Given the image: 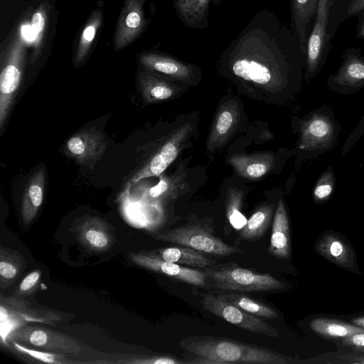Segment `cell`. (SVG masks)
<instances>
[{
    "label": "cell",
    "instance_id": "obj_1",
    "mask_svg": "<svg viewBox=\"0 0 364 364\" xmlns=\"http://www.w3.org/2000/svg\"><path fill=\"white\" fill-rule=\"evenodd\" d=\"M234 77L273 91H298L305 56L291 28L272 11L257 12L220 55Z\"/></svg>",
    "mask_w": 364,
    "mask_h": 364
},
{
    "label": "cell",
    "instance_id": "obj_2",
    "mask_svg": "<svg viewBox=\"0 0 364 364\" xmlns=\"http://www.w3.org/2000/svg\"><path fill=\"white\" fill-rule=\"evenodd\" d=\"M185 351L197 357L188 363L289 364L291 357L266 347L214 336H191L179 342Z\"/></svg>",
    "mask_w": 364,
    "mask_h": 364
},
{
    "label": "cell",
    "instance_id": "obj_3",
    "mask_svg": "<svg viewBox=\"0 0 364 364\" xmlns=\"http://www.w3.org/2000/svg\"><path fill=\"white\" fill-rule=\"evenodd\" d=\"M298 160L316 159L336 146L342 126L331 107L323 105L297 119Z\"/></svg>",
    "mask_w": 364,
    "mask_h": 364
},
{
    "label": "cell",
    "instance_id": "obj_4",
    "mask_svg": "<svg viewBox=\"0 0 364 364\" xmlns=\"http://www.w3.org/2000/svg\"><path fill=\"white\" fill-rule=\"evenodd\" d=\"M26 58V43L21 28L18 27L1 53L0 132H2L21 82Z\"/></svg>",
    "mask_w": 364,
    "mask_h": 364
},
{
    "label": "cell",
    "instance_id": "obj_5",
    "mask_svg": "<svg viewBox=\"0 0 364 364\" xmlns=\"http://www.w3.org/2000/svg\"><path fill=\"white\" fill-rule=\"evenodd\" d=\"M204 273L213 287L222 290L269 291L285 287L283 282L269 273H258L235 264L205 267Z\"/></svg>",
    "mask_w": 364,
    "mask_h": 364
},
{
    "label": "cell",
    "instance_id": "obj_6",
    "mask_svg": "<svg viewBox=\"0 0 364 364\" xmlns=\"http://www.w3.org/2000/svg\"><path fill=\"white\" fill-rule=\"evenodd\" d=\"M331 0H319L311 33L308 35L304 78H314L323 69L331 50L329 17Z\"/></svg>",
    "mask_w": 364,
    "mask_h": 364
},
{
    "label": "cell",
    "instance_id": "obj_7",
    "mask_svg": "<svg viewBox=\"0 0 364 364\" xmlns=\"http://www.w3.org/2000/svg\"><path fill=\"white\" fill-rule=\"evenodd\" d=\"M156 240L172 242L196 250L220 256L241 253L242 250L216 237L208 228L199 225H189L156 233Z\"/></svg>",
    "mask_w": 364,
    "mask_h": 364
},
{
    "label": "cell",
    "instance_id": "obj_8",
    "mask_svg": "<svg viewBox=\"0 0 364 364\" xmlns=\"http://www.w3.org/2000/svg\"><path fill=\"white\" fill-rule=\"evenodd\" d=\"M201 304L207 311L245 331L272 338L279 335L274 327L259 317L232 304L223 295L205 294Z\"/></svg>",
    "mask_w": 364,
    "mask_h": 364
},
{
    "label": "cell",
    "instance_id": "obj_9",
    "mask_svg": "<svg viewBox=\"0 0 364 364\" xmlns=\"http://www.w3.org/2000/svg\"><path fill=\"white\" fill-rule=\"evenodd\" d=\"M7 338L18 343L67 355H77L82 349V344L73 337L33 326L18 327L12 331Z\"/></svg>",
    "mask_w": 364,
    "mask_h": 364
},
{
    "label": "cell",
    "instance_id": "obj_10",
    "mask_svg": "<svg viewBox=\"0 0 364 364\" xmlns=\"http://www.w3.org/2000/svg\"><path fill=\"white\" fill-rule=\"evenodd\" d=\"M361 51L353 47L344 50L337 72L328 77L326 84L330 90L351 95L364 88V56Z\"/></svg>",
    "mask_w": 364,
    "mask_h": 364
},
{
    "label": "cell",
    "instance_id": "obj_11",
    "mask_svg": "<svg viewBox=\"0 0 364 364\" xmlns=\"http://www.w3.org/2000/svg\"><path fill=\"white\" fill-rule=\"evenodd\" d=\"M148 0H124L113 37L115 51H120L134 43L146 29L144 4Z\"/></svg>",
    "mask_w": 364,
    "mask_h": 364
},
{
    "label": "cell",
    "instance_id": "obj_12",
    "mask_svg": "<svg viewBox=\"0 0 364 364\" xmlns=\"http://www.w3.org/2000/svg\"><path fill=\"white\" fill-rule=\"evenodd\" d=\"M138 62L144 68L188 84L193 82L200 72L193 64L157 51L141 52L138 55Z\"/></svg>",
    "mask_w": 364,
    "mask_h": 364
},
{
    "label": "cell",
    "instance_id": "obj_13",
    "mask_svg": "<svg viewBox=\"0 0 364 364\" xmlns=\"http://www.w3.org/2000/svg\"><path fill=\"white\" fill-rule=\"evenodd\" d=\"M129 258L138 266L164 274L174 279L198 287L206 285L204 272L161 259L153 252L130 253Z\"/></svg>",
    "mask_w": 364,
    "mask_h": 364
},
{
    "label": "cell",
    "instance_id": "obj_14",
    "mask_svg": "<svg viewBox=\"0 0 364 364\" xmlns=\"http://www.w3.org/2000/svg\"><path fill=\"white\" fill-rule=\"evenodd\" d=\"M106 146L104 134L92 128L80 131L70 137L65 143V151L77 163L91 166L102 156Z\"/></svg>",
    "mask_w": 364,
    "mask_h": 364
},
{
    "label": "cell",
    "instance_id": "obj_15",
    "mask_svg": "<svg viewBox=\"0 0 364 364\" xmlns=\"http://www.w3.org/2000/svg\"><path fill=\"white\" fill-rule=\"evenodd\" d=\"M189 124L178 129L149 162L132 178V182L161 175L178 156L182 145L191 131Z\"/></svg>",
    "mask_w": 364,
    "mask_h": 364
},
{
    "label": "cell",
    "instance_id": "obj_16",
    "mask_svg": "<svg viewBox=\"0 0 364 364\" xmlns=\"http://www.w3.org/2000/svg\"><path fill=\"white\" fill-rule=\"evenodd\" d=\"M315 249L318 254L338 267L359 272L353 249L335 232H328L323 234L316 242Z\"/></svg>",
    "mask_w": 364,
    "mask_h": 364
},
{
    "label": "cell",
    "instance_id": "obj_17",
    "mask_svg": "<svg viewBox=\"0 0 364 364\" xmlns=\"http://www.w3.org/2000/svg\"><path fill=\"white\" fill-rule=\"evenodd\" d=\"M240 119V109L235 101L224 103L218 111L207 139L208 151L222 146L236 129Z\"/></svg>",
    "mask_w": 364,
    "mask_h": 364
},
{
    "label": "cell",
    "instance_id": "obj_18",
    "mask_svg": "<svg viewBox=\"0 0 364 364\" xmlns=\"http://www.w3.org/2000/svg\"><path fill=\"white\" fill-rule=\"evenodd\" d=\"M81 244L94 252L108 250L114 242V233L102 219L92 217L82 222L77 228Z\"/></svg>",
    "mask_w": 364,
    "mask_h": 364
},
{
    "label": "cell",
    "instance_id": "obj_19",
    "mask_svg": "<svg viewBox=\"0 0 364 364\" xmlns=\"http://www.w3.org/2000/svg\"><path fill=\"white\" fill-rule=\"evenodd\" d=\"M290 251L289 220L284 200L281 198L278 200L274 215L268 252L276 258L288 259Z\"/></svg>",
    "mask_w": 364,
    "mask_h": 364
},
{
    "label": "cell",
    "instance_id": "obj_20",
    "mask_svg": "<svg viewBox=\"0 0 364 364\" xmlns=\"http://www.w3.org/2000/svg\"><path fill=\"white\" fill-rule=\"evenodd\" d=\"M221 0H173L178 18L187 27L203 30L209 27L208 16L212 4L218 6Z\"/></svg>",
    "mask_w": 364,
    "mask_h": 364
},
{
    "label": "cell",
    "instance_id": "obj_21",
    "mask_svg": "<svg viewBox=\"0 0 364 364\" xmlns=\"http://www.w3.org/2000/svg\"><path fill=\"white\" fill-rule=\"evenodd\" d=\"M136 79L143 100L149 103L171 99L177 91L176 85L161 75L141 66Z\"/></svg>",
    "mask_w": 364,
    "mask_h": 364
},
{
    "label": "cell",
    "instance_id": "obj_22",
    "mask_svg": "<svg viewBox=\"0 0 364 364\" xmlns=\"http://www.w3.org/2000/svg\"><path fill=\"white\" fill-rule=\"evenodd\" d=\"M319 0H291V29L297 37L301 50L306 56L308 27L315 18Z\"/></svg>",
    "mask_w": 364,
    "mask_h": 364
},
{
    "label": "cell",
    "instance_id": "obj_23",
    "mask_svg": "<svg viewBox=\"0 0 364 364\" xmlns=\"http://www.w3.org/2000/svg\"><path fill=\"white\" fill-rule=\"evenodd\" d=\"M236 173L247 179H258L266 175L274 160L269 154L253 155L236 154L229 159Z\"/></svg>",
    "mask_w": 364,
    "mask_h": 364
},
{
    "label": "cell",
    "instance_id": "obj_24",
    "mask_svg": "<svg viewBox=\"0 0 364 364\" xmlns=\"http://www.w3.org/2000/svg\"><path fill=\"white\" fill-rule=\"evenodd\" d=\"M45 176L44 168H39L32 176L26 188L21 203V217L23 222L26 225L33 220L42 204Z\"/></svg>",
    "mask_w": 364,
    "mask_h": 364
},
{
    "label": "cell",
    "instance_id": "obj_25",
    "mask_svg": "<svg viewBox=\"0 0 364 364\" xmlns=\"http://www.w3.org/2000/svg\"><path fill=\"white\" fill-rule=\"evenodd\" d=\"M102 22L103 11L100 9H94L81 31L73 56L75 65L80 66L86 61L102 27Z\"/></svg>",
    "mask_w": 364,
    "mask_h": 364
},
{
    "label": "cell",
    "instance_id": "obj_26",
    "mask_svg": "<svg viewBox=\"0 0 364 364\" xmlns=\"http://www.w3.org/2000/svg\"><path fill=\"white\" fill-rule=\"evenodd\" d=\"M153 253L165 261L195 267H208L215 264L214 260L186 246L162 248Z\"/></svg>",
    "mask_w": 364,
    "mask_h": 364
},
{
    "label": "cell",
    "instance_id": "obj_27",
    "mask_svg": "<svg viewBox=\"0 0 364 364\" xmlns=\"http://www.w3.org/2000/svg\"><path fill=\"white\" fill-rule=\"evenodd\" d=\"M309 327L314 333L326 338H343L364 332V328L360 326L327 318H316L311 320Z\"/></svg>",
    "mask_w": 364,
    "mask_h": 364
},
{
    "label": "cell",
    "instance_id": "obj_28",
    "mask_svg": "<svg viewBox=\"0 0 364 364\" xmlns=\"http://www.w3.org/2000/svg\"><path fill=\"white\" fill-rule=\"evenodd\" d=\"M364 12V0H331L329 29L333 38L346 20Z\"/></svg>",
    "mask_w": 364,
    "mask_h": 364
},
{
    "label": "cell",
    "instance_id": "obj_29",
    "mask_svg": "<svg viewBox=\"0 0 364 364\" xmlns=\"http://www.w3.org/2000/svg\"><path fill=\"white\" fill-rule=\"evenodd\" d=\"M272 213V205H265L259 208L241 229L240 237L248 241H254L261 237L270 225Z\"/></svg>",
    "mask_w": 364,
    "mask_h": 364
},
{
    "label": "cell",
    "instance_id": "obj_30",
    "mask_svg": "<svg viewBox=\"0 0 364 364\" xmlns=\"http://www.w3.org/2000/svg\"><path fill=\"white\" fill-rule=\"evenodd\" d=\"M48 5L44 2L33 13L31 20V29L33 36V49L29 58V63H33L41 56L45 43L48 26Z\"/></svg>",
    "mask_w": 364,
    "mask_h": 364
},
{
    "label": "cell",
    "instance_id": "obj_31",
    "mask_svg": "<svg viewBox=\"0 0 364 364\" xmlns=\"http://www.w3.org/2000/svg\"><path fill=\"white\" fill-rule=\"evenodd\" d=\"M223 296L232 304L259 318L274 319L279 317L278 312L272 307L247 296L230 293Z\"/></svg>",
    "mask_w": 364,
    "mask_h": 364
},
{
    "label": "cell",
    "instance_id": "obj_32",
    "mask_svg": "<svg viewBox=\"0 0 364 364\" xmlns=\"http://www.w3.org/2000/svg\"><path fill=\"white\" fill-rule=\"evenodd\" d=\"M336 176L332 165L321 173L312 190V198L316 203L327 202L335 191Z\"/></svg>",
    "mask_w": 364,
    "mask_h": 364
},
{
    "label": "cell",
    "instance_id": "obj_33",
    "mask_svg": "<svg viewBox=\"0 0 364 364\" xmlns=\"http://www.w3.org/2000/svg\"><path fill=\"white\" fill-rule=\"evenodd\" d=\"M11 344L14 351L36 362L53 364L73 363V361L68 360L67 355L32 349L14 340L11 341Z\"/></svg>",
    "mask_w": 364,
    "mask_h": 364
},
{
    "label": "cell",
    "instance_id": "obj_34",
    "mask_svg": "<svg viewBox=\"0 0 364 364\" xmlns=\"http://www.w3.org/2000/svg\"><path fill=\"white\" fill-rule=\"evenodd\" d=\"M242 192L237 189H230L227 195L226 216L230 225L236 230H241L247 220L241 212Z\"/></svg>",
    "mask_w": 364,
    "mask_h": 364
},
{
    "label": "cell",
    "instance_id": "obj_35",
    "mask_svg": "<svg viewBox=\"0 0 364 364\" xmlns=\"http://www.w3.org/2000/svg\"><path fill=\"white\" fill-rule=\"evenodd\" d=\"M135 364H181L186 363V361H182L177 358L167 355H154L146 356L134 360L127 361Z\"/></svg>",
    "mask_w": 364,
    "mask_h": 364
},
{
    "label": "cell",
    "instance_id": "obj_36",
    "mask_svg": "<svg viewBox=\"0 0 364 364\" xmlns=\"http://www.w3.org/2000/svg\"><path fill=\"white\" fill-rule=\"evenodd\" d=\"M364 134V115L360 119L357 127L353 130V132L346 138L343 147L341 156H344L350 149L355 145V144L360 139Z\"/></svg>",
    "mask_w": 364,
    "mask_h": 364
},
{
    "label": "cell",
    "instance_id": "obj_37",
    "mask_svg": "<svg viewBox=\"0 0 364 364\" xmlns=\"http://www.w3.org/2000/svg\"><path fill=\"white\" fill-rule=\"evenodd\" d=\"M342 344L356 352L364 353V332L357 333L343 338Z\"/></svg>",
    "mask_w": 364,
    "mask_h": 364
},
{
    "label": "cell",
    "instance_id": "obj_38",
    "mask_svg": "<svg viewBox=\"0 0 364 364\" xmlns=\"http://www.w3.org/2000/svg\"><path fill=\"white\" fill-rule=\"evenodd\" d=\"M41 277V272L33 271L26 275L19 285V291L27 292L36 285Z\"/></svg>",
    "mask_w": 364,
    "mask_h": 364
},
{
    "label": "cell",
    "instance_id": "obj_39",
    "mask_svg": "<svg viewBox=\"0 0 364 364\" xmlns=\"http://www.w3.org/2000/svg\"><path fill=\"white\" fill-rule=\"evenodd\" d=\"M18 273L16 267L11 262L4 260L1 257L0 261V275L2 278L11 279H14Z\"/></svg>",
    "mask_w": 364,
    "mask_h": 364
},
{
    "label": "cell",
    "instance_id": "obj_40",
    "mask_svg": "<svg viewBox=\"0 0 364 364\" xmlns=\"http://www.w3.org/2000/svg\"><path fill=\"white\" fill-rule=\"evenodd\" d=\"M168 188V183L166 179L161 178L154 186L151 187L148 191V198H157L161 196Z\"/></svg>",
    "mask_w": 364,
    "mask_h": 364
},
{
    "label": "cell",
    "instance_id": "obj_41",
    "mask_svg": "<svg viewBox=\"0 0 364 364\" xmlns=\"http://www.w3.org/2000/svg\"><path fill=\"white\" fill-rule=\"evenodd\" d=\"M340 362L343 363L364 364V355H343L339 357Z\"/></svg>",
    "mask_w": 364,
    "mask_h": 364
},
{
    "label": "cell",
    "instance_id": "obj_42",
    "mask_svg": "<svg viewBox=\"0 0 364 364\" xmlns=\"http://www.w3.org/2000/svg\"><path fill=\"white\" fill-rule=\"evenodd\" d=\"M358 23L355 29V36L359 39L364 40V12L358 16Z\"/></svg>",
    "mask_w": 364,
    "mask_h": 364
},
{
    "label": "cell",
    "instance_id": "obj_43",
    "mask_svg": "<svg viewBox=\"0 0 364 364\" xmlns=\"http://www.w3.org/2000/svg\"><path fill=\"white\" fill-rule=\"evenodd\" d=\"M351 321L354 325L364 328V316L353 318Z\"/></svg>",
    "mask_w": 364,
    "mask_h": 364
}]
</instances>
